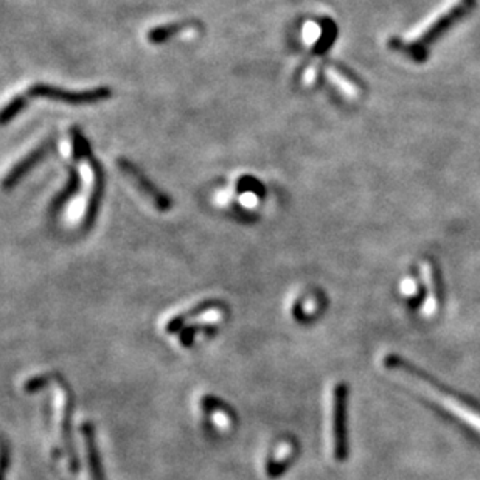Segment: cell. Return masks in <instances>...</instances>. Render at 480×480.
<instances>
[{
	"label": "cell",
	"mask_w": 480,
	"mask_h": 480,
	"mask_svg": "<svg viewBox=\"0 0 480 480\" xmlns=\"http://www.w3.org/2000/svg\"><path fill=\"white\" fill-rule=\"evenodd\" d=\"M389 367L395 372H399L401 377H403L406 381H409L412 386L420 390L422 394L427 395V398L432 399L434 403H437L443 410H446L452 417H456L457 420H460L465 426H468L469 429L476 431L480 435V412L477 409L468 406L464 401H460L457 398H454L452 395L443 392L441 389L432 386L429 381H426L420 374H417L415 372L409 370L406 364L401 361L395 359L392 364H389Z\"/></svg>",
	"instance_id": "6da1fadb"
},
{
	"label": "cell",
	"mask_w": 480,
	"mask_h": 480,
	"mask_svg": "<svg viewBox=\"0 0 480 480\" xmlns=\"http://www.w3.org/2000/svg\"><path fill=\"white\" fill-rule=\"evenodd\" d=\"M474 6H476V0H460V2L451 6L446 13L441 14L439 19L435 21L415 42L403 44L398 39H392L390 46L395 47L397 50L404 51L407 56H410L415 61H424L427 47H429L432 42L437 41L444 31L449 30L454 24L461 19V17H465Z\"/></svg>",
	"instance_id": "7a4b0ae2"
},
{
	"label": "cell",
	"mask_w": 480,
	"mask_h": 480,
	"mask_svg": "<svg viewBox=\"0 0 480 480\" xmlns=\"http://www.w3.org/2000/svg\"><path fill=\"white\" fill-rule=\"evenodd\" d=\"M111 95L112 91L104 86L92 91H67L50 84H34L27 92L29 98H46L66 104H76V106H80V104L100 103L111 98Z\"/></svg>",
	"instance_id": "3957f363"
},
{
	"label": "cell",
	"mask_w": 480,
	"mask_h": 480,
	"mask_svg": "<svg viewBox=\"0 0 480 480\" xmlns=\"http://www.w3.org/2000/svg\"><path fill=\"white\" fill-rule=\"evenodd\" d=\"M347 398H348L347 386L344 382L337 384L333 392V449L335 457L339 461H344L348 454Z\"/></svg>",
	"instance_id": "277c9868"
},
{
	"label": "cell",
	"mask_w": 480,
	"mask_h": 480,
	"mask_svg": "<svg viewBox=\"0 0 480 480\" xmlns=\"http://www.w3.org/2000/svg\"><path fill=\"white\" fill-rule=\"evenodd\" d=\"M118 168L123 171L126 176L134 182L136 187L142 191V193L146 196V198H150L153 200V204L159 208L160 212H167L171 208L173 203H171V199L167 193H163V191L160 188H157L154 185V182L148 179L145 176V173L137 167V165H134L131 160L128 159H123V157H120L118 159Z\"/></svg>",
	"instance_id": "5b68a950"
},
{
	"label": "cell",
	"mask_w": 480,
	"mask_h": 480,
	"mask_svg": "<svg viewBox=\"0 0 480 480\" xmlns=\"http://www.w3.org/2000/svg\"><path fill=\"white\" fill-rule=\"evenodd\" d=\"M58 379V386L61 390V435H63V440L66 443V449H67V456L68 460H71V466L72 469L78 468V459H76V452L72 446V434H71V427H72V412H73V397L72 392L68 389L66 381L56 374Z\"/></svg>",
	"instance_id": "8992f818"
},
{
	"label": "cell",
	"mask_w": 480,
	"mask_h": 480,
	"mask_svg": "<svg viewBox=\"0 0 480 480\" xmlns=\"http://www.w3.org/2000/svg\"><path fill=\"white\" fill-rule=\"evenodd\" d=\"M80 159H86L89 162V165L92 167L93 171V176H95V184H93V190H92V195L89 199V204H87V212H86V218H84V227L86 229H91L92 224L95 223V218L98 215V208L101 204V196H103V188H104V174H103V168L100 162L95 159L92 151H91V146L89 142H87L80 154Z\"/></svg>",
	"instance_id": "52a82bcc"
},
{
	"label": "cell",
	"mask_w": 480,
	"mask_h": 480,
	"mask_svg": "<svg viewBox=\"0 0 480 480\" xmlns=\"http://www.w3.org/2000/svg\"><path fill=\"white\" fill-rule=\"evenodd\" d=\"M51 148H53V141H47V142H44L39 146L34 148V150L29 155H25L24 159L10 171V174H8V176L4 180V187L6 190L13 188L17 184V182H19L25 176V174H27L31 168L36 167V165L44 159V157H46L51 151Z\"/></svg>",
	"instance_id": "ba28073f"
},
{
	"label": "cell",
	"mask_w": 480,
	"mask_h": 480,
	"mask_svg": "<svg viewBox=\"0 0 480 480\" xmlns=\"http://www.w3.org/2000/svg\"><path fill=\"white\" fill-rule=\"evenodd\" d=\"M422 277L427 290V297L422 305V314L424 317H432L437 312L439 307V282L435 267L431 261H423L422 263Z\"/></svg>",
	"instance_id": "9c48e42d"
},
{
	"label": "cell",
	"mask_w": 480,
	"mask_h": 480,
	"mask_svg": "<svg viewBox=\"0 0 480 480\" xmlns=\"http://www.w3.org/2000/svg\"><path fill=\"white\" fill-rule=\"evenodd\" d=\"M220 308H223V303H221V302H216V300H205V302H200V303L196 305V307L190 308V310H187V311H184V312H180L179 316H176V317H173V319L168 322L167 331H168V333H176V331H179V330L184 328L191 319H195V317L200 316V314H204V312H207V311L220 310Z\"/></svg>",
	"instance_id": "30bf717a"
},
{
	"label": "cell",
	"mask_w": 480,
	"mask_h": 480,
	"mask_svg": "<svg viewBox=\"0 0 480 480\" xmlns=\"http://www.w3.org/2000/svg\"><path fill=\"white\" fill-rule=\"evenodd\" d=\"M83 435H84V441H86L87 457H89V466H91L92 480H106V479H104L103 465H101V460H100V454H98V449H97V444H95L93 426L91 423H86L83 426Z\"/></svg>",
	"instance_id": "8fae6325"
},
{
	"label": "cell",
	"mask_w": 480,
	"mask_h": 480,
	"mask_svg": "<svg viewBox=\"0 0 480 480\" xmlns=\"http://www.w3.org/2000/svg\"><path fill=\"white\" fill-rule=\"evenodd\" d=\"M80 184H81L80 174H78V171L75 168H68V182H67V185L55 198L53 203H51V210L58 212L61 207H63L64 204H67L68 200H71L78 193V190H80Z\"/></svg>",
	"instance_id": "7c38bea8"
},
{
	"label": "cell",
	"mask_w": 480,
	"mask_h": 480,
	"mask_svg": "<svg viewBox=\"0 0 480 480\" xmlns=\"http://www.w3.org/2000/svg\"><path fill=\"white\" fill-rule=\"evenodd\" d=\"M187 27H188L187 22L160 25V27H155L148 31V41H150L151 44H163L176 36V34L180 33L182 30H185Z\"/></svg>",
	"instance_id": "4fadbf2b"
},
{
	"label": "cell",
	"mask_w": 480,
	"mask_h": 480,
	"mask_svg": "<svg viewBox=\"0 0 480 480\" xmlns=\"http://www.w3.org/2000/svg\"><path fill=\"white\" fill-rule=\"evenodd\" d=\"M27 104H29L27 93L17 95V97H14L2 111V116H0V121H2V125L10 123L13 118H16L25 108H27Z\"/></svg>",
	"instance_id": "5bb4252c"
},
{
	"label": "cell",
	"mask_w": 480,
	"mask_h": 480,
	"mask_svg": "<svg viewBox=\"0 0 480 480\" xmlns=\"http://www.w3.org/2000/svg\"><path fill=\"white\" fill-rule=\"evenodd\" d=\"M218 331V327H207V325H187V328L182 330L180 342L185 347H191L199 333H204L205 336H213Z\"/></svg>",
	"instance_id": "9a60e30c"
},
{
	"label": "cell",
	"mask_w": 480,
	"mask_h": 480,
	"mask_svg": "<svg viewBox=\"0 0 480 480\" xmlns=\"http://www.w3.org/2000/svg\"><path fill=\"white\" fill-rule=\"evenodd\" d=\"M336 27H335V24L331 22L330 19L325 21V33H324V38H322L319 42H317V46H316V53H325V51L328 50V47L331 46V44H333V41L336 39Z\"/></svg>",
	"instance_id": "2e32d148"
},
{
	"label": "cell",
	"mask_w": 480,
	"mask_h": 480,
	"mask_svg": "<svg viewBox=\"0 0 480 480\" xmlns=\"http://www.w3.org/2000/svg\"><path fill=\"white\" fill-rule=\"evenodd\" d=\"M417 291H418V285L414 278H406V280L401 283V292H403L407 299H410V297H415Z\"/></svg>",
	"instance_id": "e0dca14e"
}]
</instances>
